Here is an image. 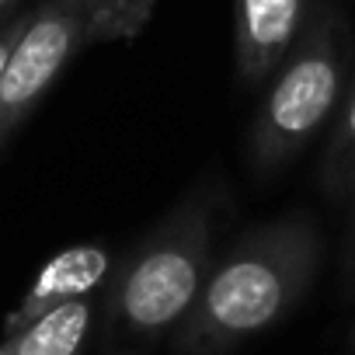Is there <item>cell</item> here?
I'll use <instances>...</instances> for the list:
<instances>
[{"label": "cell", "mask_w": 355, "mask_h": 355, "mask_svg": "<svg viewBox=\"0 0 355 355\" xmlns=\"http://www.w3.org/2000/svg\"><path fill=\"white\" fill-rule=\"evenodd\" d=\"M348 345L355 348V324H352V331H348Z\"/></svg>", "instance_id": "13"}, {"label": "cell", "mask_w": 355, "mask_h": 355, "mask_svg": "<svg viewBox=\"0 0 355 355\" xmlns=\"http://www.w3.org/2000/svg\"><path fill=\"white\" fill-rule=\"evenodd\" d=\"M348 63L352 39L345 15L327 0H313L306 28L268 77L248 132V167L258 182L275 178L334 122L348 87Z\"/></svg>", "instance_id": "3"}, {"label": "cell", "mask_w": 355, "mask_h": 355, "mask_svg": "<svg viewBox=\"0 0 355 355\" xmlns=\"http://www.w3.org/2000/svg\"><path fill=\"white\" fill-rule=\"evenodd\" d=\"M320 227L306 209H289L248 230L220 261L174 327V355H223L289 317L317 279Z\"/></svg>", "instance_id": "1"}, {"label": "cell", "mask_w": 355, "mask_h": 355, "mask_svg": "<svg viewBox=\"0 0 355 355\" xmlns=\"http://www.w3.org/2000/svg\"><path fill=\"white\" fill-rule=\"evenodd\" d=\"M94 306L91 300H70L42 317H35L28 327L15 331L0 355H80L87 331H91Z\"/></svg>", "instance_id": "7"}, {"label": "cell", "mask_w": 355, "mask_h": 355, "mask_svg": "<svg viewBox=\"0 0 355 355\" xmlns=\"http://www.w3.org/2000/svg\"><path fill=\"white\" fill-rule=\"evenodd\" d=\"M80 49H87V42L77 15L56 0H42L11 60L0 70V146L35 112Z\"/></svg>", "instance_id": "4"}, {"label": "cell", "mask_w": 355, "mask_h": 355, "mask_svg": "<svg viewBox=\"0 0 355 355\" xmlns=\"http://www.w3.org/2000/svg\"><path fill=\"white\" fill-rule=\"evenodd\" d=\"M341 279H345V289H348V293H355V209H352L348 234H345V251H341Z\"/></svg>", "instance_id": "11"}, {"label": "cell", "mask_w": 355, "mask_h": 355, "mask_svg": "<svg viewBox=\"0 0 355 355\" xmlns=\"http://www.w3.org/2000/svg\"><path fill=\"white\" fill-rule=\"evenodd\" d=\"M313 0H234V80L244 91L268 84L306 28Z\"/></svg>", "instance_id": "5"}, {"label": "cell", "mask_w": 355, "mask_h": 355, "mask_svg": "<svg viewBox=\"0 0 355 355\" xmlns=\"http://www.w3.org/2000/svg\"><path fill=\"white\" fill-rule=\"evenodd\" d=\"M115 258L105 244H73L63 248L56 258H49V265L35 275L32 289L21 296L18 310L8 317V338L21 327H28L35 317L70 303V300H84L91 296L112 272Z\"/></svg>", "instance_id": "6"}, {"label": "cell", "mask_w": 355, "mask_h": 355, "mask_svg": "<svg viewBox=\"0 0 355 355\" xmlns=\"http://www.w3.org/2000/svg\"><path fill=\"white\" fill-rule=\"evenodd\" d=\"M15 8H18V0H0V28H4V25H8V21H11V18H8V15H11V11H15Z\"/></svg>", "instance_id": "12"}, {"label": "cell", "mask_w": 355, "mask_h": 355, "mask_svg": "<svg viewBox=\"0 0 355 355\" xmlns=\"http://www.w3.org/2000/svg\"><path fill=\"white\" fill-rule=\"evenodd\" d=\"M317 185L331 199H345L355 192V77L345 87V98L334 112L327 143L317 160Z\"/></svg>", "instance_id": "9"}, {"label": "cell", "mask_w": 355, "mask_h": 355, "mask_svg": "<svg viewBox=\"0 0 355 355\" xmlns=\"http://www.w3.org/2000/svg\"><path fill=\"white\" fill-rule=\"evenodd\" d=\"M84 25V42H129L143 35L153 18L157 0H56Z\"/></svg>", "instance_id": "8"}, {"label": "cell", "mask_w": 355, "mask_h": 355, "mask_svg": "<svg viewBox=\"0 0 355 355\" xmlns=\"http://www.w3.org/2000/svg\"><path fill=\"white\" fill-rule=\"evenodd\" d=\"M213 206L199 189L167 209L105 279V341L115 355H143L196 306L213 268Z\"/></svg>", "instance_id": "2"}, {"label": "cell", "mask_w": 355, "mask_h": 355, "mask_svg": "<svg viewBox=\"0 0 355 355\" xmlns=\"http://www.w3.org/2000/svg\"><path fill=\"white\" fill-rule=\"evenodd\" d=\"M32 18H35V8L32 11H21V15H15L4 28H0V70H4V63L11 60V53H15V46L21 42V35H25V28L32 25Z\"/></svg>", "instance_id": "10"}]
</instances>
